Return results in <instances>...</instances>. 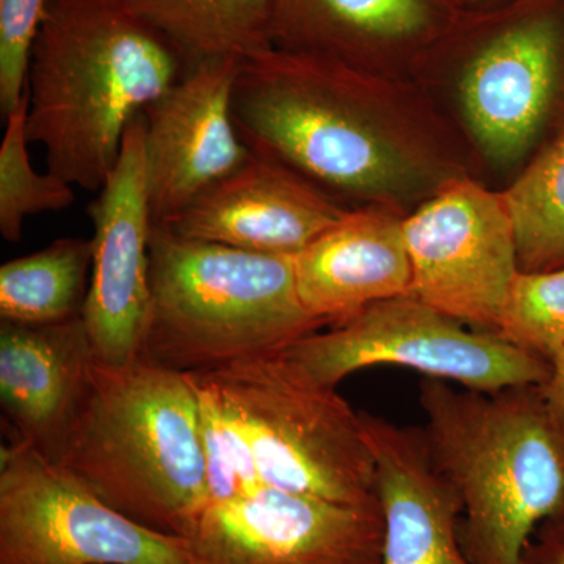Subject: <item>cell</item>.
I'll return each mask as SVG.
<instances>
[{
    "label": "cell",
    "mask_w": 564,
    "mask_h": 564,
    "mask_svg": "<svg viewBox=\"0 0 564 564\" xmlns=\"http://www.w3.org/2000/svg\"><path fill=\"white\" fill-rule=\"evenodd\" d=\"M411 296L455 321L499 333L519 269L513 217L503 195L451 182L403 220Z\"/></svg>",
    "instance_id": "9"
},
{
    "label": "cell",
    "mask_w": 564,
    "mask_h": 564,
    "mask_svg": "<svg viewBox=\"0 0 564 564\" xmlns=\"http://www.w3.org/2000/svg\"><path fill=\"white\" fill-rule=\"evenodd\" d=\"M242 430L263 488L326 502L377 505V469L361 413L281 352L206 370Z\"/></svg>",
    "instance_id": "6"
},
{
    "label": "cell",
    "mask_w": 564,
    "mask_h": 564,
    "mask_svg": "<svg viewBox=\"0 0 564 564\" xmlns=\"http://www.w3.org/2000/svg\"><path fill=\"white\" fill-rule=\"evenodd\" d=\"M95 350L84 318L0 323V402L10 440L61 458L87 391Z\"/></svg>",
    "instance_id": "15"
},
{
    "label": "cell",
    "mask_w": 564,
    "mask_h": 564,
    "mask_svg": "<svg viewBox=\"0 0 564 564\" xmlns=\"http://www.w3.org/2000/svg\"><path fill=\"white\" fill-rule=\"evenodd\" d=\"M137 524L184 538L209 505L198 395L187 375L95 359L57 462Z\"/></svg>",
    "instance_id": "3"
},
{
    "label": "cell",
    "mask_w": 564,
    "mask_h": 564,
    "mask_svg": "<svg viewBox=\"0 0 564 564\" xmlns=\"http://www.w3.org/2000/svg\"><path fill=\"white\" fill-rule=\"evenodd\" d=\"M93 267L91 239L66 237L3 263L0 318L46 325L82 317Z\"/></svg>",
    "instance_id": "19"
},
{
    "label": "cell",
    "mask_w": 564,
    "mask_h": 564,
    "mask_svg": "<svg viewBox=\"0 0 564 564\" xmlns=\"http://www.w3.org/2000/svg\"><path fill=\"white\" fill-rule=\"evenodd\" d=\"M150 282L139 358L174 372L281 352L326 326L303 306L288 256L184 239L154 225Z\"/></svg>",
    "instance_id": "4"
},
{
    "label": "cell",
    "mask_w": 564,
    "mask_h": 564,
    "mask_svg": "<svg viewBox=\"0 0 564 564\" xmlns=\"http://www.w3.org/2000/svg\"><path fill=\"white\" fill-rule=\"evenodd\" d=\"M198 395L209 503L228 502L262 488L239 423L202 373H185Z\"/></svg>",
    "instance_id": "22"
},
{
    "label": "cell",
    "mask_w": 564,
    "mask_h": 564,
    "mask_svg": "<svg viewBox=\"0 0 564 564\" xmlns=\"http://www.w3.org/2000/svg\"><path fill=\"white\" fill-rule=\"evenodd\" d=\"M499 2H502V0H466V3H469V6L475 7H488Z\"/></svg>",
    "instance_id": "27"
},
{
    "label": "cell",
    "mask_w": 564,
    "mask_h": 564,
    "mask_svg": "<svg viewBox=\"0 0 564 564\" xmlns=\"http://www.w3.org/2000/svg\"><path fill=\"white\" fill-rule=\"evenodd\" d=\"M503 196L513 217L521 272L564 267V135Z\"/></svg>",
    "instance_id": "20"
},
{
    "label": "cell",
    "mask_w": 564,
    "mask_h": 564,
    "mask_svg": "<svg viewBox=\"0 0 564 564\" xmlns=\"http://www.w3.org/2000/svg\"><path fill=\"white\" fill-rule=\"evenodd\" d=\"M540 388L478 392L422 380L423 436L462 503L473 564H519L538 525L564 516V430Z\"/></svg>",
    "instance_id": "2"
},
{
    "label": "cell",
    "mask_w": 564,
    "mask_h": 564,
    "mask_svg": "<svg viewBox=\"0 0 564 564\" xmlns=\"http://www.w3.org/2000/svg\"><path fill=\"white\" fill-rule=\"evenodd\" d=\"M344 214L291 166L251 151L239 169L161 226L184 239L295 258Z\"/></svg>",
    "instance_id": "13"
},
{
    "label": "cell",
    "mask_w": 564,
    "mask_h": 564,
    "mask_svg": "<svg viewBox=\"0 0 564 564\" xmlns=\"http://www.w3.org/2000/svg\"><path fill=\"white\" fill-rule=\"evenodd\" d=\"M497 334L551 364L564 348V267L516 274Z\"/></svg>",
    "instance_id": "23"
},
{
    "label": "cell",
    "mask_w": 564,
    "mask_h": 564,
    "mask_svg": "<svg viewBox=\"0 0 564 564\" xmlns=\"http://www.w3.org/2000/svg\"><path fill=\"white\" fill-rule=\"evenodd\" d=\"M282 355L304 377L328 388L378 366L404 367L478 392L543 386L551 373V364L500 334L467 329L414 296L375 303Z\"/></svg>",
    "instance_id": "7"
},
{
    "label": "cell",
    "mask_w": 564,
    "mask_h": 564,
    "mask_svg": "<svg viewBox=\"0 0 564 564\" xmlns=\"http://www.w3.org/2000/svg\"><path fill=\"white\" fill-rule=\"evenodd\" d=\"M93 267L84 318L98 361L121 366L139 358L151 310L152 226L144 155V118L122 139L109 180L88 207Z\"/></svg>",
    "instance_id": "11"
},
{
    "label": "cell",
    "mask_w": 564,
    "mask_h": 564,
    "mask_svg": "<svg viewBox=\"0 0 564 564\" xmlns=\"http://www.w3.org/2000/svg\"><path fill=\"white\" fill-rule=\"evenodd\" d=\"M237 57L192 65L143 111L148 192L154 225H166L251 151L232 117Z\"/></svg>",
    "instance_id": "12"
},
{
    "label": "cell",
    "mask_w": 564,
    "mask_h": 564,
    "mask_svg": "<svg viewBox=\"0 0 564 564\" xmlns=\"http://www.w3.org/2000/svg\"><path fill=\"white\" fill-rule=\"evenodd\" d=\"M185 70L169 41L113 0H50L29 57V140L47 172L99 192L131 122Z\"/></svg>",
    "instance_id": "1"
},
{
    "label": "cell",
    "mask_w": 564,
    "mask_h": 564,
    "mask_svg": "<svg viewBox=\"0 0 564 564\" xmlns=\"http://www.w3.org/2000/svg\"><path fill=\"white\" fill-rule=\"evenodd\" d=\"M383 514L378 564H473L459 538L462 503L434 464L422 429L361 413Z\"/></svg>",
    "instance_id": "14"
},
{
    "label": "cell",
    "mask_w": 564,
    "mask_h": 564,
    "mask_svg": "<svg viewBox=\"0 0 564 564\" xmlns=\"http://www.w3.org/2000/svg\"><path fill=\"white\" fill-rule=\"evenodd\" d=\"M466 0H278L272 46L355 68L444 40Z\"/></svg>",
    "instance_id": "17"
},
{
    "label": "cell",
    "mask_w": 564,
    "mask_h": 564,
    "mask_svg": "<svg viewBox=\"0 0 564 564\" xmlns=\"http://www.w3.org/2000/svg\"><path fill=\"white\" fill-rule=\"evenodd\" d=\"M50 0H0V110L22 101L29 57Z\"/></svg>",
    "instance_id": "24"
},
{
    "label": "cell",
    "mask_w": 564,
    "mask_h": 564,
    "mask_svg": "<svg viewBox=\"0 0 564 564\" xmlns=\"http://www.w3.org/2000/svg\"><path fill=\"white\" fill-rule=\"evenodd\" d=\"M540 389L549 413L564 430V348L552 359L551 373Z\"/></svg>",
    "instance_id": "26"
},
{
    "label": "cell",
    "mask_w": 564,
    "mask_h": 564,
    "mask_svg": "<svg viewBox=\"0 0 564 564\" xmlns=\"http://www.w3.org/2000/svg\"><path fill=\"white\" fill-rule=\"evenodd\" d=\"M355 68L270 46L240 62L232 117L248 150L358 196L404 180L399 155L356 102Z\"/></svg>",
    "instance_id": "5"
},
{
    "label": "cell",
    "mask_w": 564,
    "mask_h": 564,
    "mask_svg": "<svg viewBox=\"0 0 564 564\" xmlns=\"http://www.w3.org/2000/svg\"><path fill=\"white\" fill-rule=\"evenodd\" d=\"M198 564H378L380 503L326 502L258 488L209 503L184 534Z\"/></svg>",
    "instance_id": "10"
},
{
    "label": "cell",
    "mask_w": 564,
    "mask_h": 564,
    "mask_svg": "<svg viewBox=\"0 0 564 564\" xmlns=\"http://www.w3.org/2000/svg\"><path fill=\"white\" fill-rule=\"evenodd\" d=\"M169 41L187 68L272 46L278 0H113Z\"/></svg>",
    "instance_id": "18"
},
{
    "label": "cell",
    "mask_w": 564,
    "mask_h": 564,
    "mask_svg": "<svg viewBox=\"0 0 564 564\" xmlns=\"http://www.w3.org/2000/svg\"><path fill=\"white\" fill-rule=\"evenodd\" d=\"M0 564H198L187 540L102 502L32 445L0 452Z\"/></svg>",
    "instance_id": "8"
},
{
    "label": "cell",
    "mask_w": 564,
    "mask_h": 564,
    "mask_svg": "<svg viewBox=\"0 0 564 564\" xmlns=\"http://www.w3.org/2000/svg\"><path fill=\"white\" fill-rule=\"evenodd\" d=\"M293 270L303 306L326 326L411 296L413 284L403 221L372 207L345 212L293 258Z\"/></svg>",
    "instance_id": "16"
},
{
    "label": "cell",
    "mask_w": 564,
    "mask_h": 564,
    "mask_svg": "<svg viewBox=\"0 0 564 564\" xmlns=\"http://www.w3.org/2000/svg\"><path fill=\"white\" fill-rule=\"evenodd\" d=\"M28 95L7 115L0 143V234L20 242L29 217L61 212L76 199L74 185L51 172L39 173L29 155Z\"/></svg>",
    "instance_id": "21"
},
{
    "label": "cell",
    "mask_w": 564,
    "mask_h": 564,
    "mask_svg": "<svg viewBox=\"0 0 564 564\" xmlns=\"http://www.w3.org/2000/svg\"><path fill=\"white\" fill-rule=\"evenodd\" d=\"M519 564H564V516L538 525L522 549Z\"/></svg>",
    "instance_id": "25"
}]
</instances>
